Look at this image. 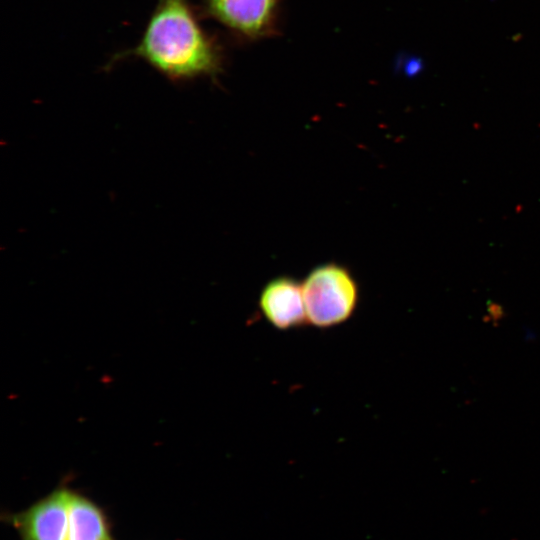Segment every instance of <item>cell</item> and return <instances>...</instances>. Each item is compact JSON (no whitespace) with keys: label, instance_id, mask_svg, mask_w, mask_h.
<instances>
[{"label":"cell","instance_id":"cell-1","mask_svg":"<svg viewBox=\"0 0 540 540\" xmlns=\"http://www.w3.org/2000/svg\"><path fill=\"white\" fill-rule=\"evenodd\" d=\"M141 58L172 81L214 75L220 55L188 0H158L136 47L114 57Z\"/></svg>","mask_w":540,"mask_h":540},{"label":"cell","instance_id":"cell-2","mask_svg":"<svg viewBox=\"0 0 540 540\" xmlns=\"http://www.w3.org/2000/svg\"><path fill=\"white\" fill-rule=\"evenodd\" d=\"M308 324L327 329L348 321L359 303V286L351 272L337 263L315 267L302 283Z\"/></svg>","mask_w":540,"mask_h":540},{"label":"cell","instance_id":"cell-7","mask_svg":"<svg viewBox=\"0 0 540 540\" xmlns=\"http://www.w3.org/2000/svg\"><path fill=\"white\" fill-rule=\"evenodd\" d=\"M487 308L489 313V320L493 321L495 325L498 321L504 318V309L500 304L489 302Z\"/></svg>","mask_w":540,"mask_h":540},{"label":"cell","instance_id":"cell-3","mask_svg":"<svg viewBox=\"0 0 540 540\" xmlns=\"http://www.w3.org/2000/svg\"><path fill=\"white\" fill-rule=\"evenodd\" d=\"M69 494L66 487L55 489L9 521L22 540H69Z\"/></svg>","mask_w":540,"mask_h":540},{"label":"cell","instance_id":"cell-5","mask_svg":"<svg viewBox=\"0 0 540 540\" xmlns=\"http://www.w3.org/2000/svg\"><path fill=\"white\" fill-rule=\"evenodd\" d=\"M277 0H205L209 15L228 28L257 37L270 30Z\"/></svg>","mask_w":540,"mask_h":540},{"label":"cell","instance_id":"cell-6","mask_svg":"<svg viewBox=\"0 0 540 540\" xmlns=\"http://www.w3.org/2000/svg\"><path fill=\"white\" fill-rule=\"evenodd\" d=\"M69 540H112L102 510L72 490L69 494Z\"/></svg>","mask_w":540,"mask_h":540},{"label":"cell","instance_id":"cell-4","mask_svg":"<svg viewBox=\"0 0 540 540\" xmlns=\"http://www.w3.org/2000/svg\"><path fill=\"white\" fill-rule=\"evenodd\" d=\"M258 305L264 319L277 330L289 331L308 324L302 284L292 277L270 280L259 295Z\"/></svg>","mask_w":540,"mask_h":540}]
</instances>
